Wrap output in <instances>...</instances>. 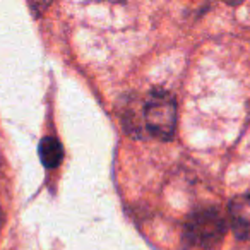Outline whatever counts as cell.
Instances as JSON below:
<instances>
[{
  "label": "cell",
  "mask_w": 250,
  "mask_h": 250,
  "mask_svg": "<svg viewBox=\"0 0 250 250\" xmlns=\"http://www.w3.org/2000/svg\"><path fill=\"white\" fill-rule=\"evenodd\" d=\"M40 153V160L45 165V168L52 170V168H57L60 163L63 161V146L57 137H43L42 143H40L38 147Z\"/></svg>",
  "instance_id": "277c9868"
},
{
  "label": "cell",
  "mask_w": 250,
  "mask_h": 250,
  "mask_svg": "<svg viewBox=\"0 0 250 250\" xmlns=\"http://www.w3.org/2000/svg\"><path fill=\"white\" fill-rule=\"evenodd\" d=\"M144 125L158 139H171L177 129V101L167 89H153L144 101Z\"/></svg>",
  "instance_id": "7a4b0ae2"
},
{
  "label": "cell",
  "mask_w": 250,
  "mask_h": 250,
  "mask_svg": "<svg viewBox=\"0 0 250 250\" xmlns=\"http://www.w3.org/2000/svg\"><path fill=\"white\" fill-rule=\"evenodd\" d=\"M2 218H4V214H2V209H0V226H2Z\"/></svg>",
  "instance_id": "5b68a950"
},
{
  "label": "cell",
  "mask_w": 250,
  "mask_h": 250,
  "mask_svg": "<svg viewBox=\"0 0 250 250\" xmlns=\"http://www.w3.org/2000/svg\"><path fill=\"white\" fill-rule=\"evenodd\" d=\"M228 214L236 238L250 240V192L231 199L228 206Z\"/></svg>",
  "instance_id": "3957f363"
},
{
  "label": "cell",
  "mask_w": 250,
  "mask_h": 250,
  "mask_svg": "<svg viewBox=\"0 0 250 250\" xmlns=\"http://www.w3.org/2000/svg\"><path fill=\"white\" fill-rule=\"evenodd\" d=\"M226 233V219L218 208H201L187 216L184 223V238L190 247L211 250L223 242Z\"/></svg>",
  "instance_id": "6da1fadb"
}]
</instances>
